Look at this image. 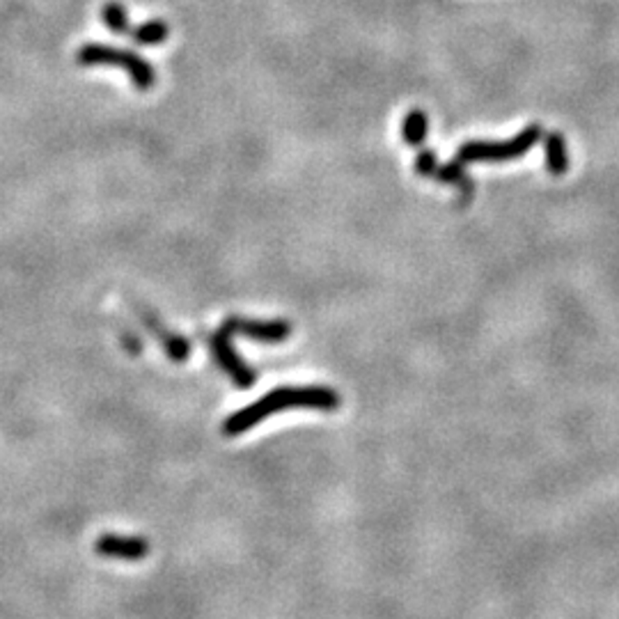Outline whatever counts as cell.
<instances>
[{
	"mask_svg": "<svg viewBox=\"0 0 619 619\" xmlns=\"http://www.w3.org/2000/svg\"><path fill=\"white\" fill-rule=\"evenodd\" d=\"M340 404H342V400L329 386H280L276 391L267 392L264 397H259L253 404L243 406L241 411L229 415L223 422V433L229 436V439L232 436H241V433L258 427L269 415L282 413V411L310 409L333 413V411L340 409Z\"/></svg>",
	"mask_w": 619,
	"mask_h": 619,
	"instance_id": "cell-1",
	"label": "cell"
},
{
	"mask_svg": "<svg viewBox=\"0 0 619 619\" xmlns=\"http://www.w3.org/2000/svg\"><path fill=\"white\" fill-rule=\"evenodd\" d=\"M76 62L81 67H119L129 74L131 83L138 90H152L157 86V72L149 65L145 57H140L138 53L127 51V48H115L106 46V44H86V46L78 48Z\"/></svg>",
	"mask_w": 619,
	"mask_h": 619,
	"instance_id": "cell-2",
	"label": "cell"
},
{
	"mask_svg": "<svg viewBox=\"0 0 619 619\" xmlns=\"http://www.w3.org/2000/svg\"><path fill=\"white\" fill-rule=\"evenodd\" d=\"M542 129L537 124H530L521 131L516 138L505 140V143H484V140H475V143L462 145V149L457 152L459 163H475V161H514V158L523 157L528 149H533L537 145Z\"/></svg>",
	"mask_w": 619,
	"mask_h": 619,
	"instance_id": "cell-3",
	"label": "cell"
},
{
	"mask_svg": "<svg viewBox=\"0 0 619 619\" xmlns=\"http://www.w3.org/2000/svg\"><path fill=\"white\" fill-rule=\"evenodd\" d=\"M209 349L214 360L220 365V370H223L238 388H250L258 381V371L238 356L237 349H234L232 344V335L225 333L223 329H218L216 333L209 335Z\"/></svg>",
	"mask_w": 619,
	"mask_h": 619,
	"instance_id": "cell-4",
	"label": "cell"
},
{
	"mask_svg": "<svg viewBox=\"0 0 619 619\" xmlns=\"http://www.w3.org/2000/svg\"><path fill=\"white\" fill-rule=\"evenodd\" d=\"M415 172L422 177H431V179L443 181V184L459 186V191H462V202H468L472 196H475V181H472L471 177L463 172V163L452 161V163L441 166L439 158H436V154H433L431 149H422V152H418V157H415Z\"/></svg>",
	"mask_w": 619,
	"mask_h": 619,
	"instance_id": "cell-5",
	"label": "cell"
},
{
	"mask_svg": "<svg viewBox=\"0 0 619 619\" xmlns=\"http://www.w3.org/2000/svg\"><path fill=\"white\" fill-rule=\"evenodd\" d=\"M220 329L228 335H238V338L255 340V342L262 344H280L285 340H289L291 335V324L285 320H271V321H259V320H246V317H228V320L220 324Z\"/></svg>",
	"mask_w": 619,
	"mask_h": 619,
	"instance_id": "cell-6",
	"label": "cell"
},
{
	"mask_svg": "<svg viewBox=\"0 0 619 619\" xmlns=\"http://www.w3.org/2000/svg\"><path fill=\"white\" fill-rule=\"evenodd\" d=\"M95 551L108 560H122V563H138L149 553V542L136 534H115L106 533L95 542Z\"/></svg>",
	"mask_w": 619,
	"mask_h": 619,
	"instance_id": "cell-7",
	"label": "cell"
},
{
	"mask_svg": "<svg viewBox=\"0 0 619 619\" xmlns=\"http://www.w3.org/2000/svg\"><path fill=\"white\" fill-rule=\"evenodd\" d=\"M138 310L140 320H143V324L147 326L149 330L154 333V338L158 340V342L163 344V349H166L167 358H170L172 362H184L188 360V356H191V342L184 338V335L175 333V330L167 329L166 324H163L161 320H158L154 312H149L147 308H136Z\"/></svg>",
	"mask_w": 619,
	"mask_h": 619,
	"instance_id": "cell-8",
	"label": "cell"
},
{
	"mask_svg": "<svg viewBox=\"0 0 619 619\" xmlns=\"http://www.w3.org/2000/svg\"><path fill=\"white\" fill-rule=\"evenodd\" d=\"M543 149H546V166H548V170H551V175H555V177L564 175L569 167L567 140H564V136L557 134V131H551V134L546 136V145H543Z\"/></svg>",
	"mask_w": 619,
	"mask_h": 619,
	"instance_id": "cell-9",
	"label": "cell"
},
{
	"mask_svg": "<svg viewBox=\"0 0 619 619\" xmlns=\"http://www.w3.org/2000/svg\"><path fill=\"white\" fill-rule=\"evenodd\" d=\"M427 131H429L427 113L420 108L411 110L404 117V124H401V138H404V143L411 145V147H420V145L424 143V138H427Z\"/></svg>",
	"mask_w": 619,
	"mask_h": 619,
	"instance_id": "cell-10",
	"label": "cell"
},
{
	"mask_svg": "<svg viewBox=\"0 0 619 619\" xmlns=\"http://www.w3.org/2000/svg\"><path fill=\"white\" fill-rule=\"evenodd\" d=\"M167 33H170V28H167L166 21L152 19L147 24H140L136 30H131V37L140 46H157V44L166 42Z\"/></svg>",
	"mask_w": 619,
	"mask_h": 619,
	"instance_id": "cell-11",
	"label": "cell"
},
{
	"mask_svg": "<svg viewBox=\"0 0 619 619\" xmlns=\"http://www.w3.org/2000/svg\"><path fill=\"white\" fill-rule=\"evenodd\" d=\"M101 21H104L106 28L115 35H124L131 30L129 15H127L124 5L122 3H117V0H110V3H106V5L101 7Z\"/></svg>",
	"mask_w": 619,
	"mask_h": 619,
	"instance_id": "cell-12",
	"label": "cell"
}]
</instances>
